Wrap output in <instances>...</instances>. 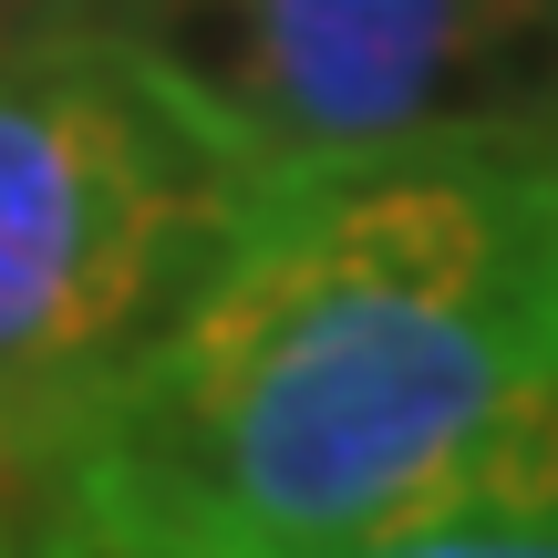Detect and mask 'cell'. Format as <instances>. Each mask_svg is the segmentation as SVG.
I'll return each mask as SVG.
<instances>
[{"label": "cell", "mask_w": 558, "mask_h": 558, "mask_svg": "<svg viewBox=\"0 0 558 558\" xmlns=\"http://www.w3.org/2000/svg\"><path fill=\"white\" fill-rule=\"evenodd\" d=\"M352 558H558V518H435V527H393Z\"/></svg>", "instance_id": "277c9868"}, {"label": "cell", "mask_w": 558, "mask_h": 558, "mask_svg": "<svg viewBox=\"0 0 558 558\" xmlns=\"http://www.w3.org/2000/svg\"><path fill=\"white\" fill-rule=\"evenodd\" d=\"M279 197L114 21L0 52V456H83Z\"/></svg>", "instance_id": "7a4b0ae2"}, {"label": "cell", "mask_w": 558, "mask_h": 558, "mask_svg": "<svg viewBox=\"0 0 558 558\" xmlns=\"http://www.w3.org/2000/svg\"><path fill=\"white\" fill-rule=\"evenodd\" d=\"M558 373V156L456 145L311 177L83 445L135 558H352L435 527Z\"/></svg>", "instance_id": "6da1fadb"}, {"label": "cell", "mask_w": 558, "mask_h": 558, "mask_svg": "<svg viewBox=\"0 0 558 558\" xmlns=\"http://www.w3.org/2000/svg\"><path fill=\"white\" fill-rule=\"evenodd\" d=\"M62 21H104V0H0V52H21V41L62 32Z\"/></svg>", "instance_id": "5b68a950"}, {"label": "cell", "mask_w": 558, "mask_h": 558, "mask_svg": "<svg viewBox=\"0 0 558 558\" xmlns=\"http://www.w3.org/2000/svg\"><path fill=\"white\" fill-rule=\"evenodd\" d=\"M166 83L311 186L383 156H558V0H104Z\"/></svg>", "instance_id": "3957f363"}]
</instances>
